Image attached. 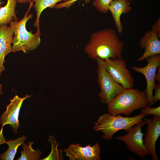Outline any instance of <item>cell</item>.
<instances>
[{
	"instance_id": "1",
	"label": "cell",
	"mask_w": 160,
	"mask_h": 160,
	"mask_svg": "<svg viewBox=\"0 0 160 160\" xmlns=\"http://www.w3.org/2000/svg\"><path fill=\"white\" fill-rule=\"evenodd\" d=\"M124 42L119 39L115 30L106 28L93 33L84 48L88 57L96 60L121 57Z\"/></svg>"
},
{
	"instance_id": "2",
	"label": "cell",
	"mask_w": 160,
	"mask_h": 160,
	"mask_svg": "<svg viewBox=\"0 0 160 160\" xmlns=\"http://www.w3.org/2000/svg\"><path fill=\"white\" fill-rule=\"evenodd\" d=\"M148 104L145 91L132 88L126 89L108 104V110L111 115L123 114L129 116L134 111L141 109Z\"/></svg>"
},
{
	"instance_id": "3",
	"label": "cell",
	"mask_w": 160,
	"mask_h": 160,
	"mask_svg": "<svg viewBox=\"0 0 160 160\" xmlns=\"http://www.w3.org/2000/svg\"><path fill=\"white\" fill-rule=\"evenodd\" d=\"M29 8L23 18L19 21H15L9 23L14 35L12 43V52H15L20 51L24 53L28 52L36 49L40 44V35L31 31H28L26 24L28 21L31 19L33 14L28 15L30 9L33 5V1L29 2Z\"/></svg>"
},
{
	"instance_id": "4",
	"label": "cell",
	"mask_w": 160,
	"mask_h": 160,
	"mask_svg": "<svg viewBox=\"0 0 160 160\" xmlns=\"http://www.w3.org/2000/svg\"><path fill=\"white\" fill-rule=\"evenodd\" d=\"M146 116L142 113L132 117L105 113L99 116L93 128L95 131H100L103 133V139L112 140L113 135L117 132L123 130L127 132L132 127L143 121V119Z\"/></svg>"
},
{
	"instance_id": "5",
	"label": "cell",
	"mask_w": 160,
	"mask_h": 160,
	"mask_svg": "<svg viewBox=\"0 0 160 160\" xmlns=\"http://www.w3.org/2000/svg\"><path fill=\"white\" fill-rule=\"evenodd\" d=\"M97 72L100 91L99 96L103 103L108 105L118 95L125 89L115 81L108 73L104 60L97 58Z\"/></svg>"
},
{
	"instance_id": "6",
	"label": "cell",
	"mask_w": 160,
	"mask_h": 160,
	"mask_svg": "<svg viewBox=\"0 0 160 160\" xmlns=\"http://www.w3.org/2000/svg\"><path fill=\"white\" fill-rule=\"evenodd\" d=\"M149 119L142 121L132 127L125 135L118 136L116 139L124 143L127 149L142 158L149 155L144 144V134L141 131V127L147 123Z\"/></svg>"
},
{
	"instance_id": "7",
	"label": "cell",
	"mask_w": 160,
	"mask_h": 160,
	"mask_svg": "<svg viewBox=\"0 0 160 160\" xmlns=\"http://www.w3.org/2000/svg\"><path fill=\"white\" fill-rule=\"evenodd\" d=\"M105 68L110 76L125 89L134 86V79L126 67L125 60L122 58L104 60Z\"/></svg>"
},
{
	"instance_id": "8",
	"label": "cell",
	"mask_w": 160,
	"mask_h": 160,
	"mask_svg": "<svg viewBox=\"0 0 160 160\" xmlns=\"http://www.w3.org/2000/svg\"><path fill=\"white\" fill-rule=\"evenodd\" d=\"M147 65L143 67L132 66V69L143 75L146 81V87L145 91L148 104L151 106L154 104L153 92L156 84L155 76L158 66L160 65V54L150 56L146 59Z\"/></svg>"
},
{
	"instance_id": "9",
	"label": "cell",
	"mask_w": 160,
	"mask_h": 160,
	"mask_svg": "<svg viewBox=\"0 0 160 160\" xmlns=\"http://www.w3.org/2000/svg\"><path fill=\"white\" fill-rule=\"evenodd\" d=\"M70 160H100L101 150L98 143L91 146L89 144L82 147L79 143H71L68 148L63 151Z\"/></svg>"
},
{
	"instance_id": "10",
	"label": "cell",
	"mask_w": 160,
	"mask_h": 160,
	"mask_svg": "<svg viewBox=\"0 0 160 160\" xmlns=\"http://www.w3.org/2000/svg\"><path fill=\"white\" fill-rule=\"evenodd\" d=\"M31 96L28 95L23 97L16 95L10 99V103L8 105L5 111L0 119V124L4 126L10 124L17 133V129L19 127L18 116L20 111L23 101Z\"/></svg>"
},
{
	"instance_id": "11",
	"label": "cell",
	"mask_w": 160,
	"mask_h": 160,
	"mask_svg": "<svg viewBox=\"0 0 160 160\" xmlns=\"http://www.w3.org/2000/svg\"><path fill=\"white\" fill-rule=\"evenodd\" d=\"M146 131L144 134V144L153 160H158L155 145L160 135V117L153 116L149 119L147 123Z\"/></svg>"
},
{
	"instance_id": "12",
	"label": "cell",
	"mask_w": 160,
	"mask_h": 160,
	"mask_svg": "<svg viewBox=\"0 0 160 160\" xmlns=\"http://www.w3.org/2000/svg\"><path fill=\"white\" fill-rule=\"evenodd\" d=\"M157 33L152 29L146 32L142 37L139 45L144 49L143 55L136 60L141 61L151 56L160 54V41Z\"/></svg>"
},
{
	"instance_id": "13",
	"label": "cell",
	"mask_w": 160,
	"mask_h": 160,
	"mask_svg": "<svg viewBox=\"0 0 160 160\" xmlns=\"http://www.w3.org/2000/svg\"><path fill=\"white\" fill-rule=\"evenodd\" d=\"M14 34L10 26L6 25H0V75L5 69L3 65L5 57L12 52L11 44Z\"/></svg>"
},
{
	"instance_id": "14",
	"label": "cell",
	"mask_w": 160,
	"mask_h": 160,
	"mask_svg": "<svg viewBox=\"0 0 160 160\" xmlns=\"http://www.w3.org/2000/svg\"><path fill=\"white\" fill-rule=\"evenodd\" d=\"M129 2L127 0H114L108 7V11L112 14L116 28L120 35L123 31L121 16L122 14L128 13L131 10L132 7Z\"/></svg>"
},
{
	"instance_id": "15",
	"label": "cell",
	"mask_w": 160,
	"mask_h": 160,
	"mask_svg": "<svg viewBox=\"0 0 160 160\" xmlns=\"http://www.w3.org/2000/svg\"><path fill=\"white\" fill-rule=\"evenodd\" d=\"M17 2V0H7L6 4L0 8V25L18 21L15 10Z\"/></svg>"
},
{
	"instance_id": "16",
	"label": "cell",
	"mask_w": 160,
	"mask_h": 160,
	"mask_svg": "<svg viewBox=\"0 0 160 160\" xmlns=\"http://www.w3.org/2000/svg\"><path fill=\"white\" fill-rule=\"evenodd\" d=\"M34 2L33 6L36 12V18L34 25L37 27V30L36 34L40 35L39 29V17L42 11L47 8H52L57 4L64 0H32Z\"/></svg>"
},
{
	"instance_id": "17",
	"label": "cell",
	"mask_w": 160,
	"mask_h": 160,
	"mask_svg": "<svg viewBox=\"0 0 160 160\" xmlns=\"http://www.w3.org/2000/svg\"><path fill=\"white\" fill-rule=\"evenodd\" d=\"M26 138V136H23L15 140L6 141L8 148L5 152L0 155V159L3 160H13L18 147L24 143Z\"/></svg>"
},
{
	"instance_id": "18",
	"label": "cell",
	"mask_w": 160,
	"mask_h": 160,
	"mask_svg": "<svg viewBox=\"0 0 160 160\" xmlns=\"http://www.w3.org/2000/svg\"><path fill=\"white\" fill-rule=\"evenodd\" d=\"M33 142H28V144L23 143L22 145V150L20 157L18 160H40V156L42 153L39 151H36L33 149L32 146Z\"/></svg>"
},
{
	"instance_id": "19",
	"label": "cell",
	"mask_w": 160,
	"mask_h": 160,
	"mask_svg": "<svg viewBox=\"0 0 160 160\" xmlns=\"http://www.w3.org/2000/svg\"><path fill=\"white\" fill-rule=\"evenodd\" d=\"M48 140L51 144V151L48 156L42 160H63L62 150L57 148L59 145L56 142L54 137L52 135L50 136Z\"/></svg>"
},
{
	"instance_id": "20",
	"label": "cell",
	"mask_w": 160,
	"mask_h": 160,
	"mask_svg": "<svg viewBox=\"0 0 160 160\" xmlns=\"http://www.w3.org/2000/svg\"><path fill=\"white\" fill-rule=\"evenodd\" d=\"M113 0H94L92 4L99 12L106 14L108 12V7Z\"/></svg>"
},
{
	"instance_id": "21",
	"label": "cell",
	"mask_w": 160,
	"mask_h": 160,
	"mask_svg": "<svg viewBox=\"0 0 160 160\" xmlns=\"http://www.w3.org/2000/svg\"><path fill=\"white\" fill-rule=\"evenodd\" d=\"M140 113L145 115H153L160 117V106L151 108V106L148 105L141 108Z\"/></svg>"
},
{
	"instance_id": "22",
	"label": "cell",
	"mask_w": 160,
	"mask_h": 160,
	"mask_svg": "<svg viewBox=\"0 0 160 160\" xmlns=\"http://www.w3.org/2000/svg\"><path fill=\"white\" fill-rule=\"evenodd\" d=\"M82 0H68L62 3L57 4L54 7L56 9H61L63 8H68L73 5L77 1Z\"/></svg>"
},
{
	"instance_id": "23",
	"label": "cell",
	"mask_w": 160,
	"mask_h": 160,
	"mask_svg": "<svg viewBox=\"0 0 160 160\" xmlns=\"http://www.w3.org/2000/svg\"><path fill=\"white\" fill-rule=\"evenodd\" d=\"M155 93L153 96V98L155 102H156L160 100V82L156 84L154 87Z\"/></svg>"
},
{
	"instance_id": "24",
	"label": "cell",
	"mask_w": 160,
	"mask_h": 160,
	"mask_svg": "<svg viewBox=\"0 0 160 160\" xmlns=\"http://www.w3.org/2000/svg\"><path fill=\"white\" fill-rule=\"evenodd\" d=\"M152 30L157 33L159 39L160 38V18H159L157 21L152 26Z\"/></svg>"
},
{
	"instance_id": "25",
	"label": "cell",
	"mask_w": 160,
	"mask_h": 160,
	"mask_svg": "<svg viewBox=\"0 0 160 160\" xmlns=\"http://www.w3.org/2000/svg\"><path fill=\"white\" fill-rule=\"evenodd\" d=\"M3 126H2V128L0 131V145L6 143V142L3 133Z\"/></svg>"
},
{
	"instance_id": "26",
	"label": "cell",
	"mask_w": 160,
	"mask_h": 160,
	"mask_svg": "<svg viewBox=\"0 0 160 160\" xmlns=\"http://www.w3.org/2000/svg\"><path fill=\"white\" fill-rule=\"evenodd\" d=\"M157 69L158 71L156 74L155 79L158 82H160V65L158 66Z\"/></svg>"
},
{
	"instance_id": "27",
	"label": "cell",
	"mask_w": 160,
	"mask_h": 160,
	"mask_svg": "<svg viewBox=\"0 0 160 160\" xmlns=\"http://www.w3.org/2000/svg\"><path fill=\"white\" fill-rule=\"evenodd\" d=\"M17 2L20 3H25L27 2H29L31 1V0H17Z\"/></svg>"
},
{
	"instance_id": "28",
	"label": "cell",
	"mask_w": 160,
	"mask_h": 160,
	"mask_svg": "<svg viewBox=\"0 0 160 160\" xmlns=\"http://www.w3.org/2000/svg\"><path fill=\"white\" fill-rule=\"evenodd\" d=\"M2 85L0 83V95H1L2 94Z\"/></svg>"
},
{
	"instance_id": "29",
	"label": "cell",
	"mask_w": 160,
	"mask_h": 160,
	"mask_svg": "<svg viewBox=\"0 0 160 160\" xmlns=\"http://www.w3.org/2000/svg\"><path fill=\"white\" fill-rule=\"evenodd\" d=\"M2 0H0V7H1L0 5H1V4H3V3H4V2H2V1H2Z\"/></svg>"
},
{
	"instance_id": "30",
	"label": "cell",
	"mask_w": 160,
	"mask_h": 160,
	"mask_svg": "<svg viewBox=\"0 0 160 160\" xmlns=\"http://www.w3.org/2000/svg\"><path fill=\"white\" fill-rule=\"evenodd\" d=\"M127 0L128 1H129L130 2V1H131L132 0Z\"/></svg>"
},
{
	"instance_id": "31",
	"label": "cell",
	"mask_w": 160,
	"mask_h": 160,
	"mask_svg": "<svg viewBox=\"0 0 160 160\" xmlns=\"http://www.w3.org/2000/svg\"><path fill=\"white\" fill-rule=\"evenodd\" d=\"M68 0H64L63 1H67Z\"/></svg>"
}]
</instances>
